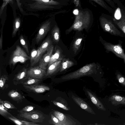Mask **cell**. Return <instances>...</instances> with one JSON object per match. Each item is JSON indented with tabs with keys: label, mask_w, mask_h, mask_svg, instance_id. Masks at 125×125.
<instances>
[{
	"label": "cell",
	"mask_w": 125,
	"mask_h": 125,
	"mask_svg": "<svg viewBox=\"0 0 125 125\" xmlns=\"http://www.w3.org/2000/svg\"><path fill=\"white\" fill-rule=\"evenodd\" d=\"M41 79L29 77L25 82L22 83L23 85H30L38 84L40 83Z\"/></svg>",
	"instance_id": "484cf974"
},
{
	"label": "cell",
	"mask_w": 125,
	"mask_h": 125,
	"mask_svg": "<svg viewBox=\"0 0 125 125\" xmlns=\"http://www.w3.org/2000/svg\"><path fill=\"white\" fill-rule=\"evenodd\" d=\"M112 8H115V3L112 0H104Z\"/></svg>",
	"instance_id": "8d00e7d4"
},
{
	"label": "cell",
	"mask_w": 125,
	"mask_h": 125,
	"mask_svg": "<svg viewBox=\"0 0 125 125\" xmlns=\"http://www.w3.org/2000/svg\"><path fill=\"white\" fill-rule=\"evenodd\" d=\"M8 80V76L6 75H3L0 77V87L2 90L8 87V85L6 83Z\"/></svg>",
	"instance_id": "d4e9b609"
},
{
	"label": "cell",
	"mask_w": 125,
	"mask_h": 125,
	"mask_svg": "<svg viewBox=\"0 0 125 125\" xmlns=\"http://www.w3.org/2000/svg\"><path fill=\"white\" fill-rule=\"evenodd\" d=\"M8 118L17 125H24L23 123L22 122L21 120L17 119L12 115L8 116Z\"/></svg>",
	"instance_id": "1f68e13d"
},
{
	"label": "cell",
	"mask_w": 125,
	"mask_h": 125,
	"mask_svg": "<svg viewBox=\"0 0 125 125\" xmlns=\"http://www.w3.org/2000/svg\"><path fill=\"white\" fill-rule=\"evenodd\" d=\"M46 70L43 69L39 66L31 67L27 72V76L29 77L42 79L45 76Z\"/></svg>",
	"instance_id": "52a82bcc"
},
{
	"label": "cell",
	"mask_w": 125,
	"mask_h": 125,
	"mask_svg": "<svg viewBox=\"0 0 125 125\" xmlns=\"http://www.w3.org/2000/svg\"><path fill=\"white\" fill-rule=\"evenodd\" d=\"M101 26L105 31L110 34L122 37H125L123 33L116 27L113 20V17L110 15H103L99 18Z\"/></svg>",
	"instance_id": "3957f363"
},
{
	"label": "cell",
	"mask_w": 125,
	"mask_h": 125,
	"mask_svg": "<svg viewBox=\"0 0 125 125\" xmlns=\"http://www.w3.org/2000/svg\"><path fill=\"white\" fill-rule=\"evenodd\" d=\"M52 102L54 105L64 110L68 111L69 110L68 107L61 103L55 101H52Z\"/></svg>",
	"instance_id": "836d02e7"
},
{
	"label": "cell",
	"mask_w": 125,
	"mask_h": 125,
	"mask_svg": "<svg viewBox=\"0 0 125 125\" xmlns=\"http://www.w3.org/2000/svg\"><path fill=\"white\" fill-rule=\"evenodd\" d=\"M87 94L93 103L99 109L105 110V108L102 103L96 96L88 90H86Z\"/></svg>",
	"instance_id": "e0dca14e"
},
{
	"label": "cell",
	"mask_w": 125,
	"mask_h": 125,
	"mask_svg": "<svg viewBox=\"0 0 125 125\" xmlns=\"http://www.w3.org/2000/svg\"><path fill=\"white\" fill-rule=\"evenodd\" d=\"M100 40L107 52H112L118 57L123 59L125 63V53L121 44H114L108 42L101 37Z\"/></svg>",
	"instance_id": "5b68a950"
},
{
	"label": "cell",
	"mask_w": 125,
	"mask_h": 125,
	"mask_svg": "<svg viewBox=\"0 0 125 125\" xmlns=\"http://www.w3.org/2000/svg\"><path fill=\"white\" fill-rule=\"evenodd\" d=\"M22 122L23 123L24 125H38L40 124H36V123L31 122H28L25 120H21Z\"/></svg>",
	"instance_id": "74e56055"
},
{
	"label": "cell",
	"mask_w": 125,
	"mask_h": 125,
	"mask_svg": "<svg viewBox=\"0 0 125 125\" xmlns=\"http://www.w3.org/2000/svg\"><path fill=\"white\" fill-rule=\"evenodd\" d=\"M72 98L74 102L82 109L93 114L95 113L88 104L80 98L73 95Z\"/></svg>",
	"instance_id": "4fadbf2b"
},
{
	"label": "cell",
	"mask_w": 125,
	"mask_h": 125,
	"mask_svg": "<svg viewBox=\"0 0 125 125\" xmlns=\"http://www.w3.org/2000/svg\"><path fill=\"white\" fill-rule=\"evenodd\" d=\"M110 100L113 104H125V97L119 95H114L110 98Z\"/></svg>",
	"instance_id": "7402d4cb"
},
{
	"label": "cell",
	"mask_w": 125,
	"mask_h": 125,
	"mask_svg": "<svg viewBox=\"0 0 125 125\" xmlns=\"http://www.w3.org/2000/svg\"><path fill=\"white\" fill-rule=\"evenodd\" d=\"M1 34L0 37V50L2 49V31H1Z\"/></svg>",
	"instance_id": "f35d334b"
},
{
	"label": "cell",
	"mask_w": 125,
	"mask_h": 125,
	"mask_svg": "<svg viewBox=\"0 0 125 125\" xmlns=\"http://www.w3.org/2000/svg\"><path fill=\"white\" fill-rule=\"evenodd\" d=\"M8 94L10 98L18 103L21 101L22 100L25 98L18 92L14 90L10 91Z\"/></svg>",
	"instance_id": "d6986e66"
},
{
	"label": "cell",
	"mask_w": 125,
	"mask_h": 125,
	"mask_svg": "<svg viewBox=\"0 0 125 125\" xmlns=\"http://www.w3.org/2000/svg\"><path fill=\"white\" fill-rule=\"evenodd\" d=\"M63 59V56L61 50L58 48L55 49L54 53L52 54L47 68L56 61L62 60Z\"/></svg>",
	"instance_id": "ac0fdd59"
},
{
	"label": "cell",
	"mask_w": 125,
	"mask_h": 125,
	"mask_svg": "<svg viewBox=\"0 0 125 125\" xmlns=\"http://www.w3.org/2000/svg\"><path fill=\"white\" fill-rule=\"evenodd\" d=\"M0 102L8 109H17V108L14 105L9 101L2 100L0 99Z\"/></svg>",
	"instance_id": "f546056e"
},
{
	"label": "cell",
	"mask_w": 125,
	"mask_h": 125,
	"mask_svg": "<svg viewBox=\"0 0 125 125\" xmlns=\"http://www.w3.org/2000/svg\"><path fill=\"white\" fill-rule=\"evenodd\" d=\"M82 39L81 38H78L74 41L73 46V50L75 54L79 49Z\"/></svg>",
	"instance_id": "4316f807"
},
{
	"label": "cell",
	"mask_w": 125,
	"mask_h": 125,
	"mask_svg": "<svg viewBox=\"0 0 125 125\" xmlns=\"http://www.w3.org/2000/svg\"><path fill=\"white\" fill-rule=\"evenodd\" d=\"M97 72V66L93 62L87 64L79 69L62 76L60 78L61 81L74 79L85 76L95 74Z\"/></svg>",
	"instance_id": "6da1fadb"
},
{
	"label": "cell",
	"mask_w": 125,
	"mask_h": 125,
	"mask_svg": "<svg viewBox=\"0 0 125 125\" xmlns=\"http://www.w3.org/2000/svg\"><path fill=\"white\" fill-rule=\"evenodd\" d=\"M73 12L74 14L77 15L78 14L79 11L77 10H75Z\"/></svg>",
	"instance_id": "ab89813d"
},
{
	"label": "cell",
	"mask_w": 125,
	"mask_h": 125,
	"mask_svg": "<svg viewBox=\"0 0 125 125\" xmlns=\"http://www.w3.org/2000/svg\"><path fill=\"white\" fill-rule=\"evenodd\" d=\"M17 116L24 120L35 123L42 122L45 118L42 114L37 111L32 110L28 112L19 113Z\"/></svg>",
	"instance_id": "8992f818"
},
{
	"label": "cell",
	"mask_w": 125,
	"mask_h": 125,
	"mask_svg": "<svg viewBox=\"0 0 125 125\" xmlns=\"http://www.w3.org/2000/svg\"><path fill=\"white\" fill-rule=\"evenodd\" d=\"M7 109L0 102V114L1 115L3 116L7 117L12 115L8 112Z\"/></svg>",
	"instance_id": "83f0119b"
},
{
	"label": "cell",
	"mask_w": 125,
	"mask_h": 125,
	"mask_svg": "<svg viewBox=\"0 0 125 125\" xmlns=\"http://www.w3.org/2000/svg\"><path fill=\"white\" fill-rule=\"evenodd\" d=\"M20 39L21 45L28 54H29V52L28 45L22 35H21Z\"/></svg>",
	"instance_id": "f1b7e54d"
},
{
	"label": "cell",
	"mask_w": 125,
	"mask_h": 125,
	"mask_svg": "<svg viewBox=\"0 0 125 125\" xmlns=\"http://www.w3.org/2000/svg\"><path fill=\"white\" fill-rule=\"evenodd\" d=\"M40 54V50L38 48L37 49H33L30 54V66H32L36 64L40 61L42 58Z\"/></svg>",
	"instance_id": "9a60e30c"
},
{
	"label": "cell",
	"mask_w": 125,
	"mask_h": 125,
	"mask_svg": "<svg viewBox=\"0 0 125 125\" xmlns=\"http://www.w3.org/2000/svg\"><path fill=\"white\" fill-rule=\"evenodd\" d=\"M53 115L60 121L62 125H73L76 123L64 114L58 111H55Z\"/></svg>",
	"instance_id": "8fae6325"
},
{
	"label": "cell",
	"mask_w": 125,
	"mask_h": 125,
	"mask_svg": "<svg viewBox=\"0 0 125 125\" xmlns=\"http://www.w3.org/2000/svg\"><path fill=\"white\" fill-rule=\"evenodd\" d=\"M35 107L31 105L26 106L20 110L18 111L19 113L28 112L31 111L33 110Z\"/></svg>",
	"instance_id": "4dcf8cb0"
},
{
	"label": "cell",
	"mask_w": 125,
	"mask_h": 125,
	"mask_svg": "<svg viewBox=\"0 0 125 125\" xmlns=\"http://www.w3.org/2000/svg\"><path fill=\"white\" fill-rule=\"evenodd\" d=\"M62 60H58L53 62L47 67L45 76L50 77L60 72Z\"/></svg>",
	"instance_id": "30bf717a"
},
{
	"label": "cell",
	"mask_w": 125,
	"mask_h": 125,
	"mask_svg": "<svg viewBox=\"0 0 125 125\" xmlns=\"http://www.w3.org/2000/svg\"><path fill=\"white\" fill-rule=\"evenodd\" d=\"M54 49L52 45L47 50L46 53L41 58L39 61V66L41 68L46 70L52 54Z\"/></svg>",
	"instance_id": "ba28073f"
},
{
	"label": "cell",
	"mask_w": 125,
	"mask_h": 125,
	"mask_svg": "<svg viewBox=\"0 0 125 125\" xmlns=\"http://www.w3.org/2000/svg\"><path fill=\"white\" fill-rule=\"evenodd\" d=\"M112 14L114 13V9L108 5L103 0H92Z\"/></svg>",
	"instance_id": "44dd1931"
},
{
	"label": "cell",
	"mask_w": 125,
	"mask_h": 125,
	"mask_svg": "<svg viewBox=\"0 0 125 125\" xmlns=\"http://www.w3.org/2000/svg\"><path fill=\"white\" fill-rule=\"evenodd\" d=\"M91 20V15L87 11L80 10L78 14L76 15L73 25L67 30L68 33L73 30L81 31L88 27Z\"/></svg>",
	"instance_id": "7a4b0ae2"
},
{
	"label": "cell",
	"mask_w": 125,
	"mask_h": 125,
	"mask_svg": "<svg viewBox=\"0 0 125 125\" xmlns=\"http://www.w3.org/2000/svg\"><path fill=\"white\" fill-rule=\"evenodd\" d=\"M50 29V24L49 23L43 25L39 29L37 35L36 41L38 43L45 37Z\"/></svg>",
	"instance_id": "5bb4252c"
},
{
	"label": "cell",
	"mask_w": 125,
	"mask_h": 125,
	"mask_svg": "<svg viewBox=\"0 0 125 125\" xmlns=\"http://www.w3.org/2000/svg\"><path fill=\"white\" fill-rule=\"evenodd\" d=\"M51 34L54 42L56 43L58 42L60 39V33L59 29L57 26H55L52 30Z\"/></svg>",
	"instance_id": "603a6c76"
},
{
	"label": "cell",
	"mask_w": 125,
	"mask_h": 125,
	"mask_svg": "<svg viewBox=\"0 0 125 125\" xmlns=\"http://www.w3.org/2000/svg\"><path fill=\"white\" fill-rule=\"evenodd\" d=\"M74 62L66 58H64L62 60L60 72H62L73 66Z\"/></svg>",
	"instance_id": "ffe728a7"
},
{
	"label": "cell",
	"mask_w": 125,
	"mask_h": 125,
	"mask_svg": "<svg viewBox=\"0 0 125 125\" xmlns=\"http://www.w3.org/2000/svg\"><path fill=\"white\" fill-rule=\"evenodd\" d=\"M23 86L27 91L37 93H42L50 90L49 87L43 85L36 84L30 85H23Z\"/></svg>",
	"instance_id": "9c48e42d"
},
{
	"label": "cell",
	"mask_w": 125,
	"mask_h": 125,
	"mask_svg": "<svg viewBox=\"0 0 125 125\" xmlns=\"http://www.w3.org/2000/svg\"><path fill=\"white\" fill-rule=\"evenodd\" d=\"M121 16L119 19L113 17L114 23L125 34V9L121 8Z\"/></svg>",
	"instance_id": "7c38bea8"
},
{
	"label": "cell",
	"mask_w": 125,
	"mask_h": 125,
	"mask_svg": "<svg viewBox=\"0 0 125 125\" xmlns=\"http://www.w3.org/2000/svg\"><path fill=\"white\" fill-rule=\"evenodd\" d=\"M30 59V57L20 46L17 45L10 56L9 62L10 64L14 66L18 62L24 63Z\"/></svg>",
	"instance_id": "277c9868"
},
{
	"label": "cell",
	"mask_w": 125,
	"mask_h": 125,
	"mask_svg": "<svg viewBox=\"0 0 125 125\" xmlns=\"http://www.w3.org/2000/svg\"><path fill=\"white\" fill-rule=\"evenodd\" d=\"M27 72L26 69L23 68L16 75L14 79V80L18 81L21 80L25 78L26 75H27Z\"/></svg>",
	"instance_id": "cb8c5ba5"
},
{
	"label": "cell",
	"mask_w": 125,
	"mask_h": 125,
	"mask_svg": "<svg viewBox=\"0 0 125 125\" xmlns=\"http://www.w3.org/2000/svg\"><path fill=\"white\" fill-rule=\"evenodd\" d=\"M117 77L119 83L125 85V78L119 74H117Z\"/></svg>",
	"instance_id": "d590c367"
},
{
	"label": "cell",
	"mask_w": 125,
	"mask_h": 125,
	"mask_svg": "<svg viewBox=\"0 0 125 125\" xmlns=\"http://www.w3.org/2000/svg\"><path fill=\"white\" fill-rule=\"evenodd\" d=\"M44 2H47L49 1V0H42Z\"/></svg>",
	"instance_id": "60d3db41"
},
{
	"label": "cell",
	"mask_w": 125,
	"mask_h": 125,
	"mask_svg": "<svg viewBox=\"0 0 125 125\" xmlns=\"http://www.w3.org/2000/svg\"><path fill=\"white\" fill-rule=\"evenodd\" d=\"M51 118L52 123L53 124L56 125H62L59 120L54 115H51Z\"/></svg>",
	"instance_id": "d6a6232c"
},
{
	"label": "cell",
	"mask_w": 125,
	"mask_h": 125,
	"mask_svg": "<svg viewBox=\"0 0 125 125\" xmlns=\"http://www.w3.org/2000/svg\"><path fill=\"white\" fill-rule=\"evenodd\" d=\"M52 41L51 37L48 36L38 48L40 50V54H42L52 45Z\"/></svg>",
	"instance_id": "2e32d148"
},
{
	"label": "cell",
	"mask_w": 125,
	"mask_h": 125,
	"mask_svg": "<svg viewBox=\"0 0 125 125\" xmlns=\"http://www.w3.org/2000/svg\"><path fill=\"white\" fill-rule=\"evenodd\" d=\"M20 26V23L18 21H16L15 24L12 32V35L14 36L16 35Z\"/></svg>",
	"instance_id": "e575fe53"
}]
</instances>
